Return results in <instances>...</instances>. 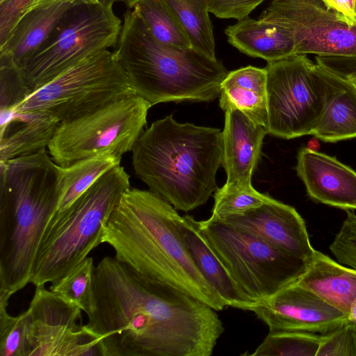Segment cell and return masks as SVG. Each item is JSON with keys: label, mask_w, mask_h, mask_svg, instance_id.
Wrapping results in <instances>:
<instances>
[{"label": "cell", "mask_w": 356, "mask_h": 356, "mask_svg": "<svg viewBox=\"0 0 356 356\" xmlns=\"http://www.w3.org/2000/svg\"><path fill=\"white\" fill-rule=\"evenodd\" d=\"M216 312L108 256L95 268L85 325L102 356H210L225 330Z\"/></svg>", "instance_id": "6da1fadb"}, {"label": "cell", "mask_w": 356, "mask_h": 356, "mask_svg": "<svg viewBox=\"0 0 356 356\" xmlns=\"http://www.w3.org/2000/svg\"><path fill=\"white\" fill-rule=\"evenodd\" d=\"M180 217L168 202L146 190L128 188L104 228L102 243L142 275L170 285L221 311L228 307L195 264L176 227Z\"/></svg>", "instance_id": "7a4b0ae2"}, {"label": "cell", "mask_w": 356, "mask_h": 356, "mask_svg": "<svg viewBox=\"0 0 356 356\" xmlns=\"http://www.w3.org/2000/svg\"><path fill=\"white\" fill-rule=\"evenodd\" d=\"M59 197V165L46 149L0 161V307H8L10 298L29 283Z\"/></svg>", "instance_id": "3957f363"}, {"label": "cell", "mask_w": 356, "mask_h": 356, "mask_svg": "<svg viewBox=\"0 0 356 356\" xmlns=\"http://www.w3.org/2000/svg\"><path fill=\"white\" fill-rule=\"evenodd\" d=\"M132 152L137 177L176 210L188 212L204 204L218 188L219 129L179 123L170 115L143 131Z\"/></svg>", "instance_id": "277c9868"}, {"label": "cell", "mask_w": 356, "mask_h": 356, "mask_svg": "<svg viewBox=\"0 0 356 356\" xmlns=\"http://www.w3.org/2000/svg\"><path fill=\"white\" fill-rule=\"evenodd\" d=\"M123 18L113 52L136 95L152 106L219 97L221 83L229 73L222 61L192 47L158 41L134 9L127 10Z\"/></svg>", "instance_id": "5b68a950"}, {"label": "cell", "mask_w": 356, "mask_h": 356, "mask_svg": "<svg viewBox=\"0 0 356 356\" xmlns=\"http://www.w3.org/2000/svg\"><path fill=\"white\" fill-rule=\"evenodd\" d=\"M129 175L117 165L97 179L45 227L32 266L29 283L52 282L74 268L102 243L104 228L124 193Z\"/></svg>", "instance_id": "8992f818"}, {"label": "cell", "mask_w": 356, "mask_h": 356, "mask_svg": "<svg viewBox=\"0 0 356 356\" xmlns=\"http://www.w3.org/2000/svg\"><path fill=\"white\" fill-rule=\"evenodd\" d=\"M204 239L250 298L257 302L296 282L309 261L225 221L196 220Z\"/></svg>", "instance_id": "52a82bcc"}, {"label": "cell", "mask_w": 356, "mask_h": 356, "mask_svg": "<svg viewBox=\"0 0 356 356\" xmlns=\"http://www.w3.org/2000/svg\"><path fill=\"white\" fill-rule=\"evenodd\" d=\"M122 24L113 8L74 3L21 67L31 93L86 58L115 47Z\"/></svg>", "instance_id": "ba28073f"}, {"label": "cell", "mask_w": 356, "mask_h": 356, "mask_svg": "<svg viewBox=\"0 0 356 356\" xmlns=\"http://www.w3.org/2000/svg\"><path fill=\"white\" fill-rule=\"evenodd\" d=\"M136 95L113 51L96 53L32 92L15 112L39 111L60 123Z\"/></svg>", "instance_id": "9c48e42d"}, {"label": "cell", "mask_w": 356, "mask_h": 356, "mask_svg": "<svg viewBox=\"0 0 356 356\" xmlns=\"http://www.w3.org/2000/svg\"><path fill=\"white\" fill-rule=\"evenodd\" d=\"M268 134L284 139L312 134L332 91L330 71L307 55L268 62Z\"/></svg>", "instance_id": "30bf717a"}, {"label": "cell", "mask_w": 356, "mask_h": 356, "mask_svg": "<svg viewBox=\"0 0 356 356\" xmlns=\"http://www.w3.org/2000/svg\"><path fill=\"white\" fill-rule=\"evenodd\" d=\"M151 106L134 95L60 122L47 147L51 159L58 165L66 167L97 156L122 157L133 150Z\"/></svg>", "instance_id": "8fae6325"}, {"label": "cell", "mask_w": 356, "mask_h": 356, "mask_svg": "<svg viewBox=\"0 0 356 356\" xmlns=\"http://www.w3.org/2000/svg\"><path fill=\"white\" fill-rule=\"evenodd\" d=\"M259 19L287 30L296 54H356V26L348 24L321 0H272Z\"/></svg>", "instance_id": "7c38bea8"}, {"label": "cell", "mask_w": 356, "mask_h": 356, "mask_svg": "<svg viewBox=\"0 0 356 356\" xmlns=\"http://www.w3.org/2000/svg\"><path fill=\"white\" fill-rule=\"evenodd\" d=\"M35 287L27 309L28 356H102L97 339L83 324L82 309L44 285Z\"/></svg>", "instance_id": "4fadbf2b"}, {"label": "cell", "mask_w": 356, "mask_h": 356, "mask_svg": "<svg viewBox=\"0 0 356 356\" xmlns=\"http://www.w3.org/2000/svg\"><path fill=\"white\" fill-rule=\"evenodd\" d=\"M269 332L327 334L346 323L348 314L294 282L252 309Z\"/></svg>", "instance_id": "5bb4252c"}, {"label": "cell", "mask_w": 356, "mask_h": 356, "mask_svg": "<svg viewBox=\"0 0 356 356\" xmlns=\"http://www.w3.org/2000/svg\"><path fill=\"white\" fill-rule=\"evenodd\" d=\"M220 220L307 261L315 251L302 216L293 207L273 197L258 208Z\"/></svg>", "instance_id": "9a60e30c"}, {"label": "cell", "mask_w": 356, "mask_h": 356, "mask_svg": "<svg viewBox=\"0 0 356 356\" xmlns=\"http://www.w3.org/2000/svg\"><path fill=\"white\" fill-rule=\"evenodd\" d=\"M296 170L312 200L345 210L356 209V172L335 157L302 147Z\"/></svg>", "instance_id": "2e32d148"}, {"label": "cell", "mask_w": 356, "mask_h": 356, "mask_svg": "<svg viewBox=\"0 0 356 356\" xmlns=\"http://www.w3.org/2000/svg\"><path fill=\"white\" fill-rule=\"evenodd\" d=\"M225 113L221 165L227 174L225 184L252 187V175L259 159L263 140L268 134V129L236 108H227Z\"/></svg>", "instance_id": "e0dca14e"}, {"label": "cell", "mask_w": 356, "mask_h": 356, "mask_svg": "<svg viewBox=\"0 0 356 356\" xmlns=\"http://www.w3.org/2000/svg\"><path fill=\"white\" fill-rule=\"evenodd\" d=\"M176 227L198 270L227 306L252 311L258 302L245 293L231 276L200 234L196 220L180 216Z\"/></svg>", "instance_id": "ac0fdd59"}, {"label": "cell", "mask_w": 356, "mask_h": 356, "mask_svg": "<svg viewBox=\"0 0 356 356\" xmlns=\"http://www.w3.org/2000/svg\"><path fill=\"white\" fill-rule=\"evenodd\" d=\"M296 282L348 315L356 300V270L316 250Z\"/></svg>", "instance_id": "d6986e66"}, {"label": "cell", "mask_w": 356, "mask_h": 356, "mask_svg": "<svg viewBox=\"0 0 356 356\" xmlns=\"http://www.w3.org/2000/svg\"><path fill=\"white\" fill-rule=\"evenodd\" d=\"M228 42L241 52L268 62L280 60L295 53L292 36L284 28L249 17L237 20L225 30Z\"/></svg>", "instance_id": "ffe728a7"}, {"label": "cell", "mask_w": 356, "mask_h": 356, "mask_svg": "<svg viewBox=\"0 0 356 356\" xmlns=\"http://www.w3.org/2000/svg\"><path fill=\"white\" fill-rule=\"evenodd\" d=\"M60 122L39 111L15 112L0 127V161L35 154L48 147Z\"/></svg>", "instance_id": "44dd1931"}, {"label": "cell", "mask_w": 356, "mask_h": 356, "mask_svg": "<svg viewBox=\"0 0 356 356\" xmlns=\"http://www.w3.org/2000/svg\"><path fill=\"white\" fill-rule=\"evenodd\" d=\"M266 81L265 68L249 65L229 72L220 86V108H236L268 129Z\"/></svg>", "instance_id": "7402d4cb"}, {"label": "cell", "mask_w": 356, "mask_h": 356, "mask_svg": "<svg viewBox=\"0 0 356 356\" xmlns=\"http://www.w3.org/2000/svg\"><path fill=\"white\" fill-rule=\"evenodd\" d=\"M73 4L61 3L27 12L0 45V53L10 56L21 68L46 40L60 17Z\"/></svg>", "instance_id": "603a6c76"}, {"label": "cell", "mask_w": 356, "mask_h": 356, "mask_svg": "<svg viewBox=\"0 0 356 356\" xmlns=\"http://www.w3.org/2000/svg\"><path fill=\"white\" fill-rule=\"evenodd\" d=\"M330 72L332 91L312 135L330 143L356 138V86Z\"/></svg>", "instance_id": "cb8c5ba5"}, {"label": "cell", "mask_w": 356, "mask_h": 356, "mask_svg": "<svg viewBox=\"0 0 356 356\" xmlns=\"http://www.w3.org/2000/svg\"><path fill=\"white\" fill-rule=\"evenodd\" d=\"M121 158L97 156L78 161L66 167L59 166L58 211L68 207L103 175L119 165Z\"/></svg>", "instance_id": "d4e9b609"}, {"label": "cell", "mask_w": 356, "mask_h": 356, "mask_svg": "<svg viewBox=\"0 0 356 356\" xmlns=\"http://www.w3.org/2000/svg\"><path fill=\"white\" fill-rule=\"evenodd\" d=\"M177 17L191 47L211 58L216 57L209 0H164Z\"/></svg>", "instance_id": "484cf974"}, {"label": "cell", "mask_w": 356, "mask_h": 356, "mask_svg": "<svg viewBox=\"0 0 356 356\" xmlns=\"http://www.w3.org/2000/svg\"><path fill=\"white\" fill-rule=\"evenodd\" d=\"M133 9L158 41L172 47H191L177 17L164 0H139Z\"/></svg>", "instance_id": "4316f807"}, {"label": "cell", "mask_w": 356, "mask_h": 356, "mask_svg": "<svg viewBox=\"0 0 356 356\" xmlns=\"http://www.w3.org/2000/svg\"><path fill=\"white\" fill-rule=\"evenodd\" d=\"M323 335L305 332H269L252 356H316Z\"/></svg>", "instance_id": "83f0119b"}, {"label": "cell", "mask_w": 356, "mask_h": 356, "mask_svg": "<svg viewBox=\"0 0 356 356\" xmlns=\"http://www.w3.org/2000/svg\"><path fill=\"white\" fill-rule=\"evenodd\" d=\"M31 94L21 68L10 56L0 53V127L10 121Z\"/></svg>", "instance_id": "f1b7e54d"}, {"label": "cell", "mask_w": 356, "mask_h": 356, "mask_svg": "<svg viewBox=\"0 0 356 356\" xmlns=\"http://www.w3.org/2000/svg\"><path fill=\"white\" fill-rule=\"evenodd\" d=\"M95 268L93 258L87 257L68 273L52 282L49 289L86 313L90 305Z\"/></svg>", "instance_id": "f546056e"}, {"label": "cell", "mask_w": 356, "mask_h": 356, "mask_svg": "<svg viewBox=\"0 0 356 356\" xmlns=\"http://www.w3.org/2000/svg\"><path fill=\"white\" fill-rule=\"evenodd\" d=\"M270 198L268 195L256 191L253 186L244 188L225 184L215 192L211 218L220 220L241 215L261 207Z\"/></svg>", "instance_id": "4dcf8cb0"}, {"label": "cell", "mask_w": 356, "mask_h": 356, "mask_svg": "<svg viewBox=\"0 0 356 356\" xmlns=\"http://www.w3.org/2000/svg\"><path fill=\"white\" fill-rule=\"evenodd\" d=\"M29 325L27 310L13 316L0 307V356H28Z\"/></svg>", "instance_id": "1f68e13d"}, {"label": "cell", "mask_w": 356, "mask_h": 356, "mask_svg": "<svg viewBox=\"0 0 356 356\" xmlns=\"http://www.w3.org/2000/svg\"><path fill=\"white\" fill-rule=\"evenodd\" d=\"M346 211V217L330 245L339 263L356 270V215Z\"/></svg>", "instance_id": "d6a6232c"}, {"label": "cell", "mask_w": 356, "mask_h": 356, "mask_svg": "<svg viewBox=\"0 0 356 356\" xmlns=\"http://www.w3.org/2000/svg\"><path fill=\"white\" fill-rule=\"evenodd\" d=\"M316 356H356V324L348 320L323 335Z\"/></svg>", "instance_id": "836d02e7"}, {"label": "cell", "mask_w": 356, "mask_h": 356, "mask_svg": "<svg viewBox=\"0 0 356 356\" xmlns=\"http://www.w3.org/2000/svg\"><path fill=\"white\" fill-rule=\"evenodd\" d=\"M264 0H209V12L220 19L240 20Z\"/></svg>", "instance_id": "e575fe53"}, {"label": "cell", "mask_w": 356, "mask_h": 356, "mask_svg": "<svg viewBox=\"0 0 356 356\" xmlns=\"http://www.w3.org/2000/svg\"><path fill=\"white\" fill-rule=\"evenodd\" d=\"M34 0H6L0 3V45Z\"/></svg>", "instance_id": "d590c367"}, {"label": "cell", "mask_w": 356, "mask_h": 356, "mask_svg": "<svg viewBox=\"0 0 356 356\" xmlns=\"http://www.w3.org/2000/svg\"><path fill=\"white\" fill-rule=\"evenodd\" d=\"M316 63L335 74L348 79H356V54L337 56H316Z\"/></svg>", "instance_id": "8d00e7d4"}, {"label": "cell", "mask_w": 356, "mask_h": 356, "mask_svg": "<svg viewBox=\"0 0 356 356\" xmlns=\"http://www.w3.org/2000/svg\"><path fill=\"white\" fill-rule=\"evenodd\" d=\"M330 9L341 15L346 21L356 26V0H321Z\"/></svg>", "instance_id": "74e56055"}, {"label": "cell", "mask_w": 356, "mask_h": 356, "mask_svg": "<svg viewBox=\"0 0 356 356\" xmlns=\"http://www.w3.org/2000/svg\"><path fill=\"white\" fill-rule=\"evenodd\" d=\"M61 3H96L95 0H34L33 3L26 9L24 14L27 12L37 8L52 6Z\"/></svg>", "instance_id": "f35d334b"}, {"label": "cell", "mask_w": 356, "mask_h": 356, "mask_svg": "<svg viewBox=\"0 0 356 356\" xmlns=\"http://www.w3.org/2000/svg\"><path fill=\"white\" fill-rule=\"evenodd\" d=\"M348 319L356 324V300L350 308Z\"/></svg>", "instance_id": "ab89813d"}, {"label": "cell", "mask_w": 356, "mask_h": 356, "mask_svg": "<svg viewBox=\"0 0 356 356\" xmlns=\"http://www.w3.org/2000/svg\"><path fill=\"white\" fill-rule=\"evenodd\" d=\"M96 3L100 4L106 8H113V4L120 0H95Z\"/></svg>", "instance_id": "60d3db41"}, {"label": "cell", "mask_w": 356, "mask_h": 356, "mask_svg": "<svg viewBox=\"0 0 356 356\" xmlns=\"http://www.w3.org/2000/svg\"><path fill=\"white\" fill-rule=\"evenodd\" d=\"M139 0H120V1L123 2L128 8H133L135 3Z\"/></svg>", "instance_id": "b9f144b4"}, {"label": "cell", "mask_w": 356, "mask_h": 356, "mask_svg": "<svg viewBox=\"0 0 356 356\" xmlns=\"http://www.w3.org/2000/svg\"><path fill=\"white\" fill-rule=\"evenodd\" d=\"M6 1V0H0V3H3V2H4V1Z\"/></svg>", "instance_id": "7bdbcfd3"}, {"label": "cell", "mask_w": 356, "mask_h": 356, "mask_svg": "<svg viewBox=\"0 0 356 356\" xmlns=\"http://www.w3.org/2000/svg\"><path fill=\"white\" fill-rule=\"evenodd\" d=\"M352 81H353V83H354L355 84V86H356V79H355V80H352Z\"/></svg>", "instance_id": "ee69618b"}]
</instances>
